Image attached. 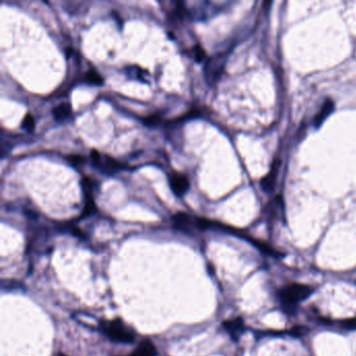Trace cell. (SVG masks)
Masks as SVG:
<instances>
[{"label":"cell","instance_id":"7c38bea8","mask_svg":"<svg viewBox=\"0 0 356 356\" xmlns=\"http://www.w3.org/2000/svg\"><path fill=\"white\" fill-rule=\"evenodd\" d=\"M22 128L25 129L27 131H32L33 129H35V119H33V117L29 113L25 115V117L23 118L22 120Z\"/></svg>","mask_w":356,"mask_h":356},{"label":"cell","instance_id":"ba28073f","mask_svg":"<svg viewBox=\"0 0 356 356\" xmlns=\"http://www.w3.org/2000/svg\"><path fill=\"white\" fill-rule=\"evenodd\" d=\"M157 351L154 344L149 341H144L139 344L129 356H156Z\"/></svg>","mask_w":356,"mask_h":356},{"label":"cell","instance_id":"7a4b0ae2","mask_svg":"<svg viewBox=\"0 0 356 356\" xmlns=\"http://www.w3.org/2000/svg\"><path fill=\"white\" fill-rule=\"evenodd\" d=\"M311 287L305 284L294 283L283 287L280 291V299L286 305H294L310 295Z\"/></svg>","mask_w":356,"mask_h":356},{"label":"cell","instance_id":"5bb4252c","mask_svg":"<svg viewBox=\"0 0 356 356\" xmlns=\"http://www.w3.org/2000/svg\"><path fill=\"white\" fill-rule=\"evenodd\" d=\"M205 57H206L205 50L203 49L200 45H197L196 47H194V58H196V60L198 62H202L205 59Z\"/></svg>","mask_w":356,"mask_h":356},{"label":"cell","instance_id":"8fae6325","mask_svg":"<svg viewBox=\"0 0 356 356\" xmlns=\"http://www.w3.org/2000/svg\"><path fill=\"white\" fill-rule=\"evenodd\" d=\"M85 80L93 85H101L104 83L103 78H101L100 74L94 69H90L86 72V74H85Z\"/></svg>","mask_w":356,"mask_h":356},{"label":"cell","instance_id":"5b68a950","mask_svg":"<svg viewBox=\"0 0 356 356\" xmlns=\"http://www.w3.org/2000/svg\"><path fill=\"white\" fill-rule=\"evenodd\" d=\"M169 185L177 197H183L190 186L187 177L179 173H172L169 175Z\"/></svg>","mask_w":356,"mask_h":356},{"label":"cell","instance_id":"9c48e42d","mask_svg":"<svg viewBox=\"0 0 356 356\" xmlns=\"http://www.w3.org/2000/svg\"><path fill=\"white\" fill-rule=\"evenodd\" d=\"M224 326L228 330L229 333L232 335V337L236 340V338L242 332L243 321L240 318H237L231 321H226L224 323Z\"/></svg>","mask_w":356,"mask_h":356},{"label":"cell","instance_id":"4fadbf2b","mask_svg":"<svg viewBox=\"0 0 356 356\" xmlns=\"http://www.w3.org/2000/svg\"><path fill=\"white\" fill-rule=\"evenodd\" d=\"M87 199V202H86V205H85V209L83 211V214L82 216H86V215H89L91 214L93 211H94V202H93V199H92V196H89V197H86Z\"/></svg>","mask_w":356,"mask_h":356},{"label":"cell","instance_id":"2e32d148","mask_svg":"<svg viewBox=\"0 0 356 356\" xmlns=\"http://www.w3.org/2000/svg\"><path fill=\"white\" fill-rule=\"evenodd\" d=\"M158 120H159L158 116H149L148 118H147V119H146V122L148 124H152V123L158 122Z\"/></svg>","mask_w":356,"mask_h":356},{"label":"cell","instance_id":"8992f818","mask_svg":"<svg viewBox=\"0 0 356 356\" xmlns=\"http://www.w3.org/2000/svg\"><path fill=\"white\" fill-rule=\"evenodd\" d=\"M280 164H281V161L279 159H276L274 161L273 163V166L272 168H270V171L268 172V174L264 178V179L261 180L260 182V185H261V188L262 190H265L267 193L273 191L274 187H275V182H276V178H277V175H278V171H279V167H280Z\"/></svg>","mask_w":356,"mask_h":356},{"label":"cell","instance_id":"277c9868","mask_svg":"<svg viewBox=\"0 0 356 356\" xmlns=\"http://www.w3.org/2000/svg\"><path fill=\"white\" fill-rule=\"evenodd\" d=\"M91 158L93 160V163H94L96 166H98L100 168V171L105 174L111 175V174L118 172L121 168L120 164L116 162V161H114L113 159L109 158V157H106L105 159H103V156H101L96 150L91 151Z\"/></svg>","mask_w":356,"mask_h":356},{"label":"cell","instance_id":"6da1fadb","mask_svg":"<svg viewBox=\"0 0 356 356\" xmlns=\"http://www.w3.org/2000/svg\"><path fill=\"white\" fill-rule=\"evenodd\" d=\"M103 331L111 341L123 344H131L135 341V335L131 329L120 320L103 322L100 324Z\"/></svg>","mask_w":356,"mask_h":356},{"label":"cell","instance_id":"3957f363","mask_svg":"<svg viewBox=\"0 0 356 356\" xmlns=\"http://www.w3.org/2000/svg\"><path fill=\"white\" fill-rule=\"evenodd\" d=\"M226 57L218 54L210 58L205 66V78L209 85H213L219 79L225 66Z\"/></svg>","mask_w":356,"mask_h":356},{"label":"cell","instance_id":"e0dca14e","mask_svg":"<svg viewBox=\"0 0 356 356\" xmlns=\"http://www.w3.org/2000/svg\"><path fill=\"white\" fill-rule=\"evenodd\" d=\"M346 326L349 328H356V318L346 322Z\"/></svg>","mask_w":356,"mask_h":356},{"label":"cell","instance_id":"52a82bcc","mask_svg":"<svg viewBox=\"0 0 356 356\" xmlns=\"http://www.w3.org/2000/svg\"><path fill=\"white\" fill-rule=\"evenodd\" d=\"M334 109V104L331 99H327L323 107H322L321 111L316 115L315 120H313V124H315L316 128H319V126L325 121V119L327 118V116L329 114H331V112L333 111Z\"/></svg>","mask_w":356,"mask_h":356},{"label":"cell","instance_id":"30bf717a","mask_svg":"<svg viewBox=\"0 0 356 356\" xmlns=\"http://www.w3.org/2000/svg\"><path fill=\"white\" fill-rule=\"evenodd\" d=\"M71 114V106L68 103H63L58 105L53 110V115L58 121H63L67 119Z\"/></svg>","mask_w":356,"mask_h":356},{"label":"cell","instance_id":"9a60e30c","mask_svg":"<svg viewBox=\"0 0 356 356\" xmlns=\"http://www.w3.org/2000/svg\"><path fill=\"white\" fill-rule=\"evenodd\" d=\"M67 160H68L72 165H79L80 163L83 162L84 159L82 156H79V155H70L67 157Z\"/></svg>","mask_w":356,"mask_h":356}]
</instances>
